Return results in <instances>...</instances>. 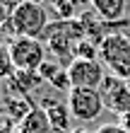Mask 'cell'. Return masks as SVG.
Instances as JSON below:
<instances>
[{"instance_id": "cell-1", "label": "cell", "mask_w": 130, "mask_h": 133, "mask_svg": "<svg viewBox=\"0 0 130 133\" xmlns=\"http://www.w3.org/2000/svg\"><path fill=\"white\" fill-rule=\"evenodd\" d=\"M48 7L36 0H19L17 10L12 15L10 29L14 36H29V39H43L48 29Z\"/></svg>"}, {"instance_id": "cell-2", "label": "cell", "mask_w": 130, "mask_h": 133, "mask_svg": "<svg viewBox=\"0 0 130 133\" xmlns=\"http://www.w3.org/2000/svg\"><path fill=\"white\" fill-rule=\"evenodd\" d=\"M99 56H101V63L113 75L130 82V36L111 32L99 44Z\"/></svg>"}, {"instance_id": "cell-3", "label": "cell", "mask_w": 130, "mask_h": 133, "mask_svg": "<svg viewBox=\"0 0 130 133\" xmlns=\"http://www.w3.org/2000/svg\"><path fill=\"white\" fill-rule=\"evenodd\" d=\"M10 56L14 70H39L46 63V44L41 39H29V36H14L10 44Z\"/></svg>"}, {"instance_id": "cell-4", "label": "cell", "mask_w": 130, "mask_h": 133, "mask_svg": "<svg viewBox=\"0 0 130 133\" xmlns=\"http://www.w3.org/2000/svg\"><path fill=\"white\" fill-rule=\"evenodd\" d=\"M67 107L72 111V119H77L82 123H89V121H96L104 111V99H101V92L99 90H91V87H72L67 92Z\"/></svg>"}, {"instance_id": "cell-5", "label": "cell", "mask_w": 130, "mask_h": 133, "mask_svg": "<svg viewBox=\"0 0 130 133\" xmlns=\"http://www.w3.org/2000/svg\"><path fill=\"white\" fill-rule=\"evenodd\" d=\"M99 92H101L104 107L116 116H125L130 111V82L128 80H123V77H118L113 73H106Z\"/></svg>"}, {"instance_id": "cell-6", "label": "cell", "mask_w": 130, "mask_h": 133, "mask_svg": "<svg viewBox=\"0 0 130 133\" xmlns=\"http://www.w3.org/2000/svg\"><path fill=\"white\" fill-rule=\"evenodd\" d=\"M67 75H70L72 87H91L99 90L106 77V65L101 61H87V58H75L67 65Z\"/></svg>"}, {"instance_id": "cell-7", "label": "cell", "mask_w": 130, "mask_h": 133, "mask_svg": "<svg viewBox=\"0 0 130 133\" xmlns=\"http://www.w3.org/2000/svg\"><path fill=\"white\" fill-rule=\"evenodd\" d=\"M19 133H51V119H48V111L43 107H34L24 119L17 123Z\"/></svg>"}, {"instance_id": "cell-8", "label": "cell", "mask_w": 130, "mask_h": 133, "mask_svg": "<svg viewBox=\"0 0 130 133\" xmlns=\"http://www.w3.org/2000/svg\"><path fill=\"white\" fill-rule=\"evenodd\" d=\"M32 109H34V104L24 95H7L3 102V111L7 116V121H14V123H19Z\"/></svg>"}, {"instance_id": "cell-9", "label": "cell", "mask_w": 130, "mask_h": 133, "mask_svg": "<svg viewBox=\"0 0 130 133\" xmlns=\"http://www.w3.org/2000/svg\"><path fill=\"white\" fill-rule=\"evenodd\" d=\"M125 3L128 0H91V10L106 22H118L125 12Z\"/></svg>"}, {"instance_id": "cell-10", "label": "cell", "mask_w": 130, "mask_h": 133, "mask_svg": "<svg viewBox=\"0 0 130 133\" xmlns=\"http://www.w3.org/2000/svg\"><path fill=\"white\" fill-rule=\"evenodd\" d=\"M10 82L14 85V90L19 92V95H24V92H32L34 87H39V85L43 82V77L39 75V70H17Z\"/></svg>"}, {"instance_id": "cell-11", "label": "cell", "mask_w": 130, "mask_h": 133, "mask_svg": "<svg viewBox=\"0 0 130 133\" xmlns=\"http://www.w3.org/2000/svg\"><path fill=\"white\" fill-rule=\"evenodd\" d=\"M46 111H48V119H51V126H53V128L70 131L72 111H70V107H67V104H63V102H56V104L46 107Z\"/></svg>"}, {"instance_id": "cell-12", "label": "cell", "mask_w": 130, "mask_h": 133, "mask_svg": "<svg viewBox=\"0 0 130 133\" xmlns=\"http://www.w3.org/2000/svg\"><path fill=\"white\" fill-rule=\"evenodd\" d=\"M99 56V41L91 39H80L75 46V58H87V61H96Z\"/></svg>"}, {"instance_id": "cell-13", "label": "cell", "mask_w": 130, "mask_h": 133, "mask_svg": "<svg viewBox=\"0 0 130 133\" xmlns=\"http://www.w3.org/2000/svg\"><path fill=\"white\" fill-rule=\"evenodd\" d=\"M17 73L12 63V56H10V46L0 44V80H10V77Z\"/></svg>"}, {"instance_id": "cell-14", "label": "cell", "mask_w": 130, "mask_h": 133, "mask_svg": "<svg viewBox=\"0 0 130 133\" xmlns=\"http://www.w3.org/2000/svg\"><path fill=\"white\" fill-rule=\"evenodd\" d=\"M17 5H19V0H0V27L12 22V15L17 10Z\"/></svg>"}, {"instance_id": "cell-15", "label": "cell", "mask_w": 130, "mask_h": 133, "mask_svg": "<svg viewBox=\"0 0 130 133\" xmlns=\"http://www.w3.org/2000/svg\"><path fill=\"white\" fill-rule=\"evenodd\" d=\"M60 70H63V65H60L58 61H56V63H53V61H46V63H43V65L39 68V75L43 77L46 82H51L53 77H56V75L60 73Z\"/></svg>"}, {"instance_id": "cell-16", "label": "cell", "mask_w": 130, "mask_h": 133, "mask_svg": "<svg viewBox=\"0 0 130 133\" xmlns=\"http://www.w3.org/2000/svg\"><path fill=\"white\" fill-rule=\"evenodd\" d=\"M94 133H128V131L120 126V123H101Z\"/></svg>"}, {"instance_id": "cell-17", "label": "cell", "mask_w": 130, "mask_h": 133, "mask_svg": "<svg viewBox=\"0 0 130 133\" xmlns=\"http://www.w3.org/2000/svg\"><path fill=\"white\" fill-rule=\"evenodd\" d=\"M70 3H72L75 7H77L80 12H85V10H82V7H85V5H91V0H70Z\"/></svg>"}, {"instance_id": "cell-18", "label": "cell", "mask_w": 130, "mask_h": 133, "mask_svg": "<svg viewBox=\"0 0 130 133\" xmlns=\"http://www.w3.org/2000/svg\"><path fill=\"white\" fill-rule=\"evenodd\" d=\"M120 126H123V128L130 133V111H128L125 116H120Z\"/></svg>"}, {"instance_id": "cell-19", "label": "cell", "mask_w": 130, "mask_h": 133, "mask_svg": "<svg viewBox=\"0 0 130 133\" xmlns=\"http://www.w3.org/2000/svg\"><path fill=\"white\" fill-rule=\"evenodd\" d=\"M39 3H41V5H46V7H56L60 0H39Z\"/></svg>"}, {"instance_id": "cell-20", "label": "cell", "mask_w": 130, "mask_h": 133, "mask_svg": "<svg viewBox=\"0 0 130 133\" xmlns=\"http://www.w3.org/2000/svg\"><path fill=\"white\" fill-rule=\"evenodd\" d=\"M70 133H89V131H85V128H75V131H70Z\"/></svg>"}, {"instance_id": "cell-21", "label": "cell", "mask_w": 130, "mask_h": 133, "mask_svg": "<svg viewBox=\"0 0 130 133\" xmlns=\"http://www.w3.org/2000/svg\"><path fill=\"white\" fill-rule=\"evenodd\" d=\"M51 133H70V131H60V128H51Z\"/></svg>"}]
</instances>
